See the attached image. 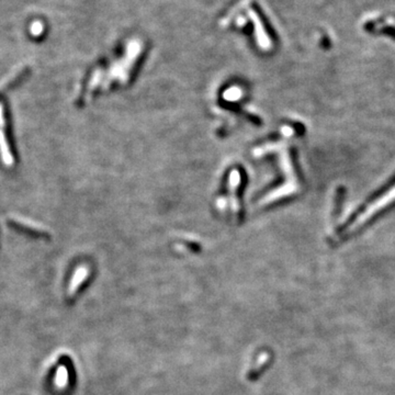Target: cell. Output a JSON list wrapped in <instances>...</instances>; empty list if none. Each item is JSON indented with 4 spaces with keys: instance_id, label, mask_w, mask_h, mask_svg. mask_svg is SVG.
I'll return each mask as SVG.
<instances>
[{
    "instance_id": "6da1fadb",
    "label": "cell",
    "mask_w": 395,
    "mask_h": 395,
    "mask_svg": "<svg viewBox=\"0 0 395 395\" xmlns=\"http://www.w3.org/2000/svg\"><path fill=\"white\" fill-rule=\"evenodd\" d=\"M89 277V268L87 266H79L76 268L74 275L70 279L68 286V296L74 297L76 293L78 292V289L83 286L85 280Z\"/></svg>"
},
{
    "instance_id": "7a4b0ae2",
    "label": "cell",
    "mask_w": 395,
    "mask_h": 395,
    "mask_svg": "<svg viewBox=\"0 0 395 395\" xmlns=\"http://www.w3.org/2000/svg\"><path fill=\"white\" fill-rule=\"evenodd\" d=\"M69 369L66 364H60L57 368L56 372L54 376V386L59 391H64V390L68 389L69 387Z\"/></svg>"
},
{
    "instance_id": "3957f363",
    "label": "cell",
    "mask_w": 395,
    "mask_h": 395,
    "mask_svg": "<svg viewBox=\"0 0 395 395\" xmlns=\"http://www.w3.org/2000/svg\"><path fill=\"white\" fill-rule=\"evenodd\" d=\"M0 155H1V159L4 165L8 167H11L13 165V156L11 151H10L7 139L1 129H0Z\"/></svg>"
},
{
    "instance_id": "277c9868",
    "label": "cell",
    "mask_w": 395,
    "mask_h": 395,
    "mask_svg": "<svg viewBox=\"0 0 395 395\" xmlns=\"http://www.w3.org/2000/svg\"><path fill=\"white\" fill-rule=\"evenodd\" d=\"M17 222H19L20 224H22L24 226H30L32 227L34 230H38V231H44V227L42 225H40L39 223L37 222H33V221H30V219H24V217H17L16 219Z\"/></svg>"
},
{
    "instance_id": "5b68a950",
    "label": "cell",
    "mask_w": 395,
    "mask_h": 395,
    "mask_svg": "<svg viewBox=\"0 0 395 395\" xmlns=\"http://www.w3.org/2000/svg\"><path fill=\"white\" fill-rule=\"evenodd\" d=\"M43 24L40 22V21H35L32 23L31 25V29H30V31L34 35V37H39L40 34L43 32Z\"/></svg>"
},
{
    "instance_id": "8992f818",
    "label": "cell",
    "mask_w": 395,
    "mask_h": 395,
    "mask_svg": "<svg viewBox=\"0 0 395 395\" xmlns=\"http://www.w3.org/2000/svg\"><path fill=\"white\" fill-rule=\"evenodd\" d=\"M268 359H269V354H268L267 352L261 353L260 356H259V358H258V361H257V363H256V367H255V369H254V371H255V370H256V371L259 370V369L263 366V364H265V363L268 361Z\"/></svg>"
},
{
    "instance_id": "52a82bcc",
    "label": "cell",
    "mask_w": 395,
    "mask_h": 395,
    "mask_svg": "<svg viewBox=\"0 0 395 395\" xmlns=\"http://www.w3.org/2000/svg\"><path fill=\"white\" fill-rule=\"evenodd\" d=\"M100 78H101V73L98 70V72H96L94 74L93 78H91V80H90V84H89V87H88L89 91H93L95 89L96 86H97L98 83L100 82Z\"/></svg>"
},
{
    "instance_id": "ba28073f",
    "label": "cell",
    "mask_w": 395,
    "mask_h": 395,
    "mask_svg": "<svg viewBox=\"0 0 395 395\" xmlns=\"http://www.w3.org/2000/svg\"><path fill=\"white\" fill-rule=\"evenodd\" d=\"M240 95H241V91L237 88H232L225 94V96H229V97H226V99H230V100H234L236 98H239Z\"/></svg>"
},
{
    "instance_id": "9c48e42d",
    "label": "cell",
    "mask_w": 395,
    "mask_h": 395,
    "mask_svg": "<svg viewBox=\"0 0 395 395\" xmlns=\"http://www.w3.org/2000/svg\"><path fill=\"white\" fill-rule=\"evenodd\" d=\"M4 124H6V122H4V116H3V108H2L1 103H0V129L2 130V128H3V126H4Z\"/></svg>"
},
{
    "instance_id": "30bf717a",
    "label": "cell",
    "mask_w": 395,
    "mask_h": 395,
    "mask_svg": "<svg viewBox=\"0 0 395 395\" xmlns=\"http://www.w3.org/2000/svg\"><path fill=\"white\" fill-rule=\"evenodd\" d=\"M386 32L395 38V30L394 29H386Z\"/></svg>"
}]
</instances>
